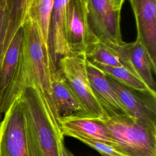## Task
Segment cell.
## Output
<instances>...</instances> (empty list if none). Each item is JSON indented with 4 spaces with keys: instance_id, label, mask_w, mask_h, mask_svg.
Listing matches in <instances>:
<instances>
[{
    "instance_id": "obj_18",
    "label": "cell",
    "mask_w": 156,
    "mask_h": 156,
    "mask_svg": "<svg viewBox=\"0 0 156 156\" xmlns=\"http://www.w3.org/2000/svg\"><path fill=\"white\" fill-rule=\"evenodd\" d=\"M94 65L107 76L129 88L139 91L149 93L156 95V92L152 91L143 81L125 67L110 66L98 63Z\"/></svg>"
},
{
    "instance_id": "obj_4",
    "label": "cell",
    "mask_w": 156,
    "mask_h": 156,
    "mask_svg": "<svg viewBox=\"0 0 156 156\" xmlns=\"http://www.w3.org/2000/svg\"><path fill=\"white\" fill-rule=\"evenodd\" d=\"M85 53H70L59 58L58 70L80 104L84 116L101 119L107 112L96 98L88 79Z\"/></svg>"
},
{
    "instance_id": "obj_17",
    "label": "cell",
    "mask_w": 156,
    "mask_h": 156,
    "mask_svg": "<svg viewBox=\"0 0 156 156\" xmlns=\"http://www.w3.org/2000/svg\"><path fill=\"white\" fill-rule=\"evenodd\" d=\"M84 53L87 60L93 64L125 67L116 51L103 41L96 40L93 42L88 46Z\"/></svg>"
},
{
    "instance_id": "obj_12",
    "label": "cell",
    "mask_w": 156,
    "mask_h": 156,
    "mask_svg": "<svg viewBox=\"0 0 156 156\" xmlns=\"http://www.w3.org/2000/svg\"><path fill=\"white\" fill-rule=\"evenodd\" d=\"M58 119L74 115L84 116L83 110L58 69L51 75L50 91L48 94Z\"/></svg>"
},
{
    "instance_id": "obj_19",
    "label": "cell",
    "mask_w": 156,
    "mask_h": 156,
    "mask_svg": "<svg viewBox=\"0 0 156 156\" xmlns=\"http://www.w3.org/2000/svg\"><path fill=\"white\" fill-rule=\"evenodd\" d=\"M68 136L74 138L88 145L98 151L102 156H126L114 146L108 143L75 134H70Z\"/></svg>"
},
{
    "instance_id": "obj_3",
    "label": "cell",
    "mask_w": 156,
    "mask_h": 156,
    "mask_svg": "<svg viewBox=\"0 0 156 156\" xmlns=\"http://www.w3.org/2000/svg\"><path fill=\"white\" fill-rule=\"evenodd\" d=\"M107 129L112 145L126 156H156V132L126 115L98 119Z\"/></svg>"
},
{
    "instance_id": "obj_16",
    "label": "cell",
    "mask_w": 156,
    "mask_h": 156,
    "mask_svg": "<svg viewBox=\"0 0 156 156\" xmlns=\"http://www.w3.org/2000/svg\"><path fill=\"white\" fill-rule=\"evenodd\" d=\"M53 5L54 0H32L26 18L32 20L42 45L51 55L50 32Z\"/></svg>"
},
{
    "instance_id": "obj_20",
    "label": "cell",
    "mask_w": 156,
    "mask_h": 156,
    "mask_svg": "<svg viewBox=\"0 0 156 156\" xmlns=\"http://www.w3.org/2000/svg\"><path fill=\"white\" fill-rule=\"evenodd\" d=\"M7 27L6 1L0 0V65L4 57V44Z\"/></svg>"
},
{
    "instance_id": "obj_10",
    "label": "cell",
    "mask_w": 156,
    "mask_h": 156,
    "mask_svg": "<svg viewBox=\"0 0 156 156\" xmlns=\"http://www.w3.org/2000/svg\"><path fill=\"white\" fill-rule=\"evenodd\" d=\"M105 43L116 51L127 69L143 81L152 91L156 92L154 78L156 74V65L138 39L133 42H124L121 44Z\"/></svg>"
},
{
    "instance_id": "obj_13",
    "label": "cell",
    "mask_w": 156,
    "mask_h": 156,
    "mask_svg": "<svg viewBox=\"0 0 156 156\" xmlns=\"http://www.w3.org/2000/svg\"><path fill=\"white\" fill-rule=\"evenodd\" d=\"M86 68L92 90L107 115H127L116 93L108 82L106 74L87 60Z\"/></svg>"
},
{
    "instance_id": "obj_9",
    "label": "cell",
    "mask_w": 156,
    "mask_h": 156,
    "mask_svg": "<svg viewBox=\"0 0 156 156\" xmlns=\"http://www.w3.org/2000/svg\"><path fill=\"white\" fill-rule=\"evenodd\" d=\"M65 31L71 53H84L89 45L97 40L88 21L85 0H70L66 9Z\"/></svg>"
},
{
    "instance_id": "obj_22",
    "label": "cell",
    "mask_w": 156,
    "mask_h": 156,
    "mask_svg": "<svg viewBox=\"0 0 156 156\" xmlns=\"http://www.w3.org/2000/svg\"><path fill=\"white\" fill-rule=\"evenodd\" d=\"M119 2H121V4H123V3H124V0H118Z\"/></svg>"
},
{
    "instance_id": "obj_2",
    "label": "cell",
    "mask_w": 156,
    "mask_h": 156,
    "mask_svg": "<svg viewBox=\"0 0 156 156\" xmlns=\"http://www.w3.org/2000/svg\"><path fill=\"white\" fill-rule=\"evenodd\" d=\"M23 38L21 26L11 40L0 65V121L25 87L30 84L23 49Z\"/></svg>"
},
{
    "instance_id": "obj_11",
    "label": "cell",
    "mask_w": 156,
    "mask_h": 156,
    "mask_svg": "<svg viewBox=\"0 0 156 156\" xmlns=\"http://www.w3.org/2000/svg\"><path fill=\"white\" fill-rule=\"evenodd\" d=\"M138 39L156 65V0H129Z\"/></svg>"
},
{
    "instance_id": "obj_14",
    "label": "cell",
    "mask_w": 156,
    "mask_h": 156,
    "mask_svg": "<svg viewBox=\"0 0 156 156\" xmlns=\"http://www.w3.org/2000/svg\"><path fill=\"white\" fill-rule=\"evenodd\" d=\"M59 124L63 136L75 134L112 145L107 129L98 119L74 115L60 119Z\"/></svg>"
},
{
    "instance_id": "obj_6",
    "label": "cell",
    "mask_w": 156,
    "mask_h": 156,
    "mask_svg": "<svg viewBox=\"0 0 156 156\" xmlns=\"http://www.w3.org/2000/svg\"><path fill=\"white\" fill-rule=\"evenodd\" d=\"M90 29L97 40L121 44V11L118 0H85Z\"/></svg>"
},
{
    "instance_id": "obj_7",
    "label": "cell",
    "mask_w": 156,
    "mask_h": 156,
    "mask_svg": "<svg viewBox=\"0 0 156 156\" xmlns=\"http://www.w3.org/2000/svg\"><path fill=\"white\" fill-rule=\"evenodd\" d=\"M0 156H29L20 96L13 101L0 123Z\"/></svg>"
},
{
    "instance_id": "obj_15",
    "label": "cell",
    "mask_w": 156,
    "mask_h": 156,
    "mask_svg": "<svg viewBox=\"0 0 156 156\" xmlns=\"http://www.w3.org/2000/svg\"><path fill=\"white\" fill-rule=\"evenodd\" d=\"M70 0H54L50 32L51 52L55 60L70 54L65 31L67 5Z\"/></svg>"
},
{
    "instance_id": "obj_21",
    "label": "cell",
    "mask_w": 156,
    "mask_h": 156,
    "mask_svg": "<svg viewBox=\"0 0 156 156\" xmlns=\"http://www.w3.org/2000/svg\"><path fill=\"white\" fill-rule=\"evenodd\" d=\"M61 156H75L66 147L64 142L62 143L61 146Z\"/></svg>"
},
{
    "instance_id": "obj_8",
    "label": "cell",
    "mask_w": 156,
    "mask_h": 156,
    "mask_svg": "<svg viewBox=\"0 0 156 156\" xmlns=\"http://www.w3.org/2000/svg\"><path fill=\"white\" fill-rule=\"evenodd\" d=\"M107 78L127 115L156 132V95L135 90L107 76Z\"/></svg>"
},
{
    "instance_id": "obj_5",
    "label": "cell",
    "mask_w": 156,
    "mask_h": 156,
    "mask_svg": "<svg viewBox=\"0 0 156 156\" xmlns=\"http://www.w3.org/2000/svg\"><path fill=\"white\" fill-rule=\"evenodd\" d=\"M23 49L30 84H34L47 94L50 91L51 75L56 68L52 55L41 44L34 24L27 18L22 25Z\"/></svg>"
},
{
    "instance_id": "obj_1",
    "label": "cell",
    "mask_w": 156,
    "mask_h": 156,
    "mask_svg": "<svg viewBox=\"0 0 156 156\" xmlns=\"http://www.w3.org/2000/svg\"><path fill=\"white\" fill-rule=\"evenodd\" d=\"M24 113L29 156H61L60 124L49 96L34 84L20 95Z\"/></svg>"
}]
</instances>
